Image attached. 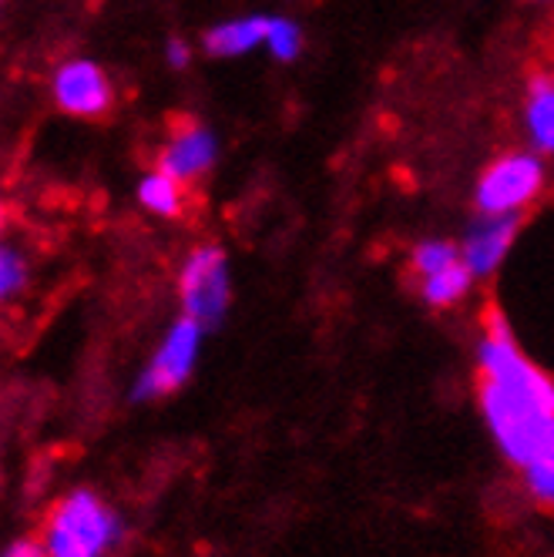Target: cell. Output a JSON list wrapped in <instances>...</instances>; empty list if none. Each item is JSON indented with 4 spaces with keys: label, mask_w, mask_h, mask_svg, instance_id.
I'll list each match as a JSON object with an SVG mask.
<instances>
[{
    "label": "cell",
    "mask_w": 554,
    "mask_h": 557,
    "mask_svg": "<svg viewBox=\"0 0 554 557\" xmlns=\"http://www.w3.org/2000/svg\"><path fill=\"white\" fill-rule=\"evenodd\" d=\"M54 98L67 114L98 117L111 108V85L98 64L71 61L54 77Z\"/></svg>",
    "instance_id": "7"
},
{
    "label": "cell",
    "mask_w": 554,
    "mask_h": 557,
    "mask_svg": "<svg viewBox=\"0 0 554 557\" xmlns=\"http://www.w3.org/2000/svg\"><path fill=\"white\" fill-rule=\"evenodd\" d=\"M460 262V246L444 243V238H427L410 252V269L417 272V278H427L433 272H441L447 265Z\"/></svg>",
    "instance_id": "13"
},
{
    "label": "cell",
    "mask_w": 554,
    "mask_h": 557,
    "mask_svg": "<svg viewBox=\"0 0 554 557\" xmlns=\"http://www.w3.org/2000/svg\"><path fill=\"white\" fill-rule=\"evenodd\" d=\"M219 154V145H216V135L209 128H199V125H188L185 132H178L169 148L162 151V162H158V172L172 175L175 182H192L199 178L212 169Z\"/></svg>",
    "instance_id": "8"
},
{
    "label": "cell",
    "mask_w": 554,
    "mask_h": 557,
    "mask_svg": "<svg viewBox=\"0 0 554 557\" xmlns=\"http://www.w3.org/2000/svg\"><path fill=\"white\" fill-rule=\"evenodd\" d=\"M544 188V162L534 151H510L484 169L473 206L481 215H518Z\"/></svg>",
    "instance_id": "4"
},
{
    "label": "cell",
    "mask_w": 554,
    "mask_h": 557,
    "mask_svg": "<svg viewBox=\"0 0 554 557\" xmlns=\"http://www.w3.org/2000/svg\"><path fill=\"white\" fill-rule=\"evenodd\" d=\"M0 222H4V209H0Z\"/></svg>",
    "instance_id": "19"
},
{
    "label": "cell",
    "mask_w": 554,
    "mask_h": 557,
    "mask_svg": "<svg viewBox=\"0 0 554 557\" xmlns=\"http://www.w3.org/2000/svg\"><path fill=\"white\" fill-rule=\"evenodd\" d=\"M202 339H206V330L195 320H188V315H178V320L169 326V333L162 336V343H158V349L151 352L145 370L135 376L132 400L151 404V400H162V396H172L175 389H182L192 380L195 363H199Z\"/></svg>",
    "instance_id": "3"
},
{
    "label": "cell",
    "mask_w": 554,
    "mask_h": 557,
    "mask_svg": "<svg viewBox=\"0 0 554 557\" xmlns=\"http://www.w3.org/2000/svg\"><path fill=\"white\" fill-rule=\"evenodd\" d=\"M0 557H48V550H45V544L21 537V541H11L4 550H0Z\"/></svg>",
    "instance_id": "17"
},
{
    "label": "cell",
    "mask_w": 554,
    "mask_h": 557,
    "mask_svg": "<svg viewBox=\"0 0 554 557\" xmlns=\"http://www.w3.org/2000/svg\"><path fill=\"white\" fill-rule=\"evenodd\" d=\"M525 125L538 154H554V77L538 74L528 88Z\"/></svg>",
    "instance_id": "10"
},
{
    "label": "cell",
    "mask_w": 554,
    "mask_h": 557,
    "mask_svg": "<svg viewBox=\"0 0 554 557\" xmlns=\"http://www.w3.org/2000/svg\"><path fill=\"white\" fill-rule=\"evenodd\" d=\"M182 315L195 320L202 330H216L232 302L229 286V259L219 246H199L182 265L178 275Z\"/></svg>",
    "instance_id": "5"
},
{
    "label": "cell",
    "mask_w": 554,
    "mask_h": 557,
    "mask_svg": "<svg viewBox=\"0 0 554 557\" xmlns=\"http://www.w3.org/2000/svg\"><path fill=\"white\" fill-rule=\"evenodd\" d=\"M269 27H272V17H262V14L225 21L206 34V51L216 58H239V54L266 45Z\"/></svg>",
    "instance_id": "9"
},
{
    "label": "cell",
    "mask_w": 554,
    "mask_h": 557,
    "mask_svg": "<svg viewBox=\"0 0 554 557\" xmlns=\"http://www.w3.org/2000/svg\"><path fill=\"white\" fill-rule=\"evenodd\" d=\"M138 198H141V206L155 215H178L182 212V182H175L165 172H155V175L141 178Z\"/></svg>",
    "instance_id": "12"
},
{
    "label": "cell",
    "mask_w": 554,
    "mask_h": 557,
    "mask_svg": "<svg viewBox=\"0 0 554 557\" xmlns=\"http://www.w3.org/2000/svg\"><path fill=\"white\" fill-rule=\"evenodd\" d=\"M24 259L14 252V249H0V299L14 296L21 286H24Z\"/></svg>",
    "instance_id": "16"
},
{
    "label": "cell",
    "mask_w": 554,
    "mask_h": 557,
    "mask_svg": "<svg viewBox=\"0 0 554 557\" xmlns=\"http://www.w3.org/2000/svg\"><path fill=\"white\" fill-rule=\"evenodd\" d=\"M169 64L185 67L188 64V45L185 41H169Z\"/></svg>",
    "instance_id": "18"
},
{
    "label": "cell",
    "mask_w": 554,
    "mask_h": 557,
    "mask_svg": "<svg viewBox=\"0 0 554 557\" xmlns=\"http://www.w3.org/2000/svg\"><path fill=\"white\" fill-rule=\"evenodd\" d=\"M478 407L507 463L528 470L554 450V380L497 312L478 343Z\"/></svg>",
    "instance_id": "1"
},
{
    "label": "cell",
    "mask_w": 554,
    "mask_h": 557,
    "mask_svg": "<svg viewBox=\"0 0 554 557\" xmlns=\"http://www.w3.org/2000/svg\"><path fill=\"white\" fill-rule=\"evenodd\" d=\"M525 487L534 500L554 507V460H541L525 470Z\"/></svg>",
    "instance_id": "15"
},
{
    "label": "cell",
    "mask_w": 554,
    "mask_h": 557,
    "mask_svg": "<svg viewBox=\"0 0 554 557\" xmlns=\"http://www.w3.org/2000/svg\"><path fill=\"white\" fill-rule=\"evenodd\" d=\"M470 286H473V272L460 259V262H454V265H447L441 272L420 278V299L427 306H433V309H451L460 299H467Z\"/></svg>",
    "instance_id": "11"
},
{
    "label": "cell",
    "mask_w": 554,
    "mask_h": 557,
    "mask_svg": "<svg viewBox=\"0 0 554 557\" xmlns=\"http://www.w3.org/2000/svg\"><path fill=\"white\" fill-rule=\"evenodd\" d=\"M266 48L275 61H296L303 51V30L286 21V17H272L269 37H266Z\"/></svg>",
    "instance_id": "14"
},
{
    "label": "cell",
    "mask_w": 554,
    "mask_h": 557,
    "mask_svg": "<svg viewBox=\"0 0 554 557\" xmlns=\"http://www.w3.org/2000/svg\"><path fill=\"white\" fill-rule=\"evenodd\" d=\"M125 537V521L95 491H71L48 517V557H108Z\"/></svg>",
    "instance_id": "2"
},
{
    "label": "cell",
    "mask_w": 554,
    "mask_h": 557,
    "mask_svg": "<svg viewBox=\"0 0 554 557\" xmlns=\"http://www.w3.org/2000/svg\"><path fill=\"white\" fill-rule=\"evenodd\" d=\"M521 219L518 215H481L460 243V259L473 272V278H488L507 259L514 238H518Z\"/></svg>",
    "instance_id": "6"
}]
</instances>
